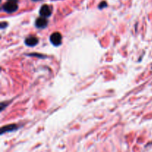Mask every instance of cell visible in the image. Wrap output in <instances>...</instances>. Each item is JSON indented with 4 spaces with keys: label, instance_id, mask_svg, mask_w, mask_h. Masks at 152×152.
Instances as JSON below:
<instances>
[{
    "label": "cell",
    "instance_id": "9",
    "mask_svg": "<svg viewBox=\"0 0 152 152\" xmlns=\"http://www.w3.org/2000/svg\"><path fill=\"white\" fill-rule=\"evenodd\" d=\"M33 1H39V0H33Z\"/></svg>",
    "mask_w": 152,
    "mask_h": 152
},
{
    "label": "cell",
    "instance_id": "4",
    "mask_svg": "<svg viewBox=\"0 0 152 152\" xmlns=\"http://www.w3.org/2000/svg\"><path fill=\"white\" fill-rule=\"evenodd\" d=\"M48 25V21L45 17H41L38 18L36 21V26L39 28H45Z\"/></svg>",
    "mask_w": 152,
    "mask_h": 152
},
{
    "label": "cell",
    "instance_id": "3",
    "mask_svg": "<svg viewBox=\"0 0 152 152\" xmlns=\"http://www.w3.org/2000/svg\"><path fill=\"white\" fill-rule=\"evenodd\" d=\"M39 13L41 15V16L42 17H48V16H50L51 14V9L47 4H44L43 6H42V7L40 8Z\"/></svg>",
    "mask_w": 152,
    "mask_h": 152
},
{
    "label": "cell",
    "instance_id": "1",
    "mask_svg": "<svg viewBox=\"0 0 152 152\" xmlns=\"http://www.w3.org/2000/svg\"><path fill=\"white\" fill-rule=\"evenodd\" d=\"M2 9L4 11L7 12V13H13V12H15L18 9V5L16 2L8 1L7 2L4 3L3 4Z\"/></svg>",
    "mask_w": 152,
    "mask_h": 152
},
{
    "label": "cell",
    "instance_id": "8",
    "mask_svg": "<svg viewBox=\"0 0 152 152\" xmlns=\"http://www.w3.org/2000/svg\"><path fill=\"white\" fill-rule=\"evenodd\" d=\"M8 1H14V2H16V1H17L18 0H8Z\"/></svg>",
    "mask_w": 152,
    "mask_h": 152
},
{
    "label": "cell",
    "instance_id": "7",
    "mask_svg": "<svg viewBox=\"0 0 152 152\" xmlns=\"http://www.w3.org/2000/svg\"><path fill=\"white\" fill-rule=\"evenodd\" d=\"M107 6V3L105 2V1H102V3H100V4H99V8H103V7H106Z\"/></svg>",
    "mask_w": 152,
    "mask_h": 152
},
{
    "label": "cell",
    "instance_id": "5",
    "mask_svg": "<svg viewBox=\"0 0 152 152\" xmlns=\"http://www.w3.org/2000/svg\"><path fill=\"white\" fill-rule=\"evenodd\" d=\"M39 42V40L37 37H30L25 39V44L30 47H34L37 45Z\"/></svg>",
    "mask_w": 152,
    "mask_h": 152
},
{
    "label": "cell",
    "instance_id": "6",
    "mask_svg": "<svg viewBox=\"0 0 152 152\" xmlns=\"http://www.w3.org/2000/svg\"><path fill=\"white\" fill-rule=\"evenodd\" d=\"M16 125H9V126H5V127H3L1 129V134L6 132H10V131L14 130V129H16Z\"/></svg>",
    "mask_w": 152,
    "mask_h": 152
},
{
    "label": "cell",
    "instance_id": "2",
    "mask_svg": "<svg viewBox=\"0 0 152 152\" xmlns=\"http://www.w3.org/2000/svg\"><path fill=\"white\" fill-rule=\"evenodd\" d=\"M50 40L53 45L59 46L60 45L61 43H62V35H61L60 33L55 32L51 34V36H50Z\"/></svg>",
    "mask_w": 152,
    "mask_h": 152
}]
</instances>
